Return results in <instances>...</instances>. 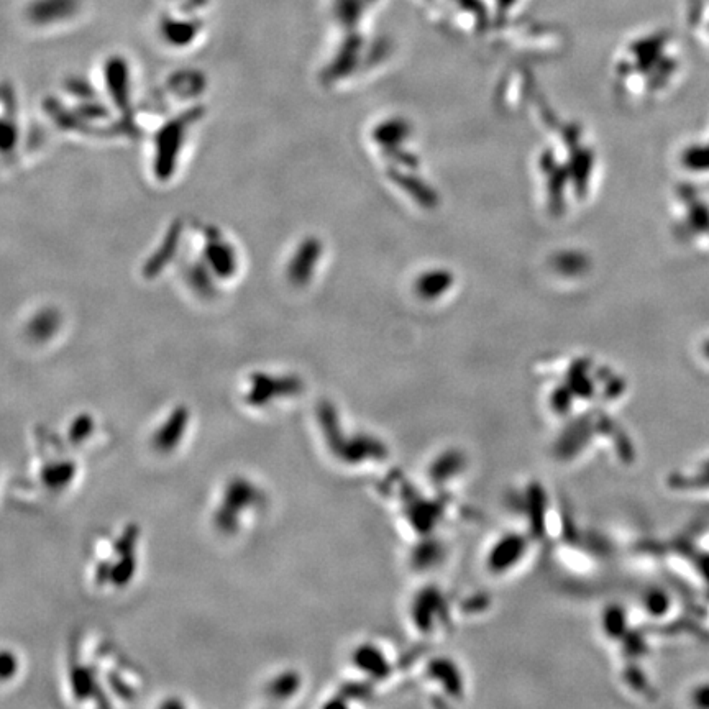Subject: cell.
Wrapping results in <instances>:
<instances>
[{
    "mask_svg": "<svg viewBox=\"0 0 709 709\" xmlns=\"http://www.w3.org/2000/svg\"><path fill=\"white\" fill-rule=\"evenodd\" d=\"M202 30V22L199 19H188V17H173L165 15L160 22L161 37L166 43L173 46H188L199 37Z\"/></svg>",
    "mask_w": 709,
    "mask_h": 709,
    "instance_id": "cell-3",
    "label": "cell"
},
{
    "mask_svg": "<svg viewBox=\"0 0 709 709\" xmlns=\"http://www.w3.org/2000/svg\"><path fill=\"white\" fill-rule=\"evenodd\" d=\"M665 486L675 495L709 498V453L687 467L668 473Z\"/></svg>",
    "mask_w": 709,
    "mask_h": 709,
    "instance_id": "cell-1",
    "label": "cell"
},
{
    "mask_svg": "<svg viewBox=\"0 0 709 709\" xmlns=\"http://www.w3.org/2000/svg\"><path fill=\"white\" fill-rule=\"evenodd\" d=\"M83 0H32L28 2L25 15L33 25H55L68 22L79 14Z\"/></svg>",
    "mask_w": 709,
    "mask_h": 709,
    "instance_id": "cell-2",
    "label": "cell"
}]
</instances>
